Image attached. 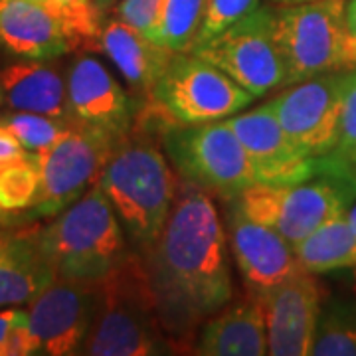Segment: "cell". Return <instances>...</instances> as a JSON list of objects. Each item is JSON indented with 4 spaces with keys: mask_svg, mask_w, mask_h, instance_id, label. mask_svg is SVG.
Listing matches in <instances>:
<instances>
[{
    "mask_svg": "<svg viewBox=\"0 0 356 356\" xmlns=\"http://www.w3.org/2000/svg\"><path fill=\"white\" fill-rule=\"evenodd\" d=\"M143 259L168 339L192 348L198 331L234 299L226 226L210 192L182 180L156 242Z\"/></svg>",
    "mask_w": 356,
    "mask_h": 356,
    "instance_id": "6da1fadb",
    "label": "cell"
},
{
    "mask_svg": "<svg viewBox=\"0 0 356 356\" xmlns=\"http://www.w3.org/2000/svg\"><path fill=\"white\" fill-rule=\"evenodd\" d=\"M153 131V119L140 111L131 133L115 143L97 178L139 254L156 242L177 200V178Z\"/></svg>",
    "mask_w": 356,
    "mask_h": 356,
    "instance_id": "7a4b0ae2",
    "label": "cell"
},
{
    "mask_svg": "<svg viewBox=\"0 0 356 356\" xmlns=\"http://www.w3.org/2000/svg\"><path fill=\"white\" fill-rule=\"evenodd\" d=\"M159 317L153 285L143 255L133 250L99 281V307L81 355H177Z\"/></svg>",
    "mask_w": 356,
    "mask_h": 356,
    "instance_id": "3957f363",
    "label": "cell"
},
{
    "mask_svg": "<svg viewBox=\"0 0 356 356\" xmlns=\"http://www.w3.org/2000/svg\"><path fill=\"white\" fill-rule=\"evenodd\" d=\"M38 242L58 280L102 281L127 254L125 229L97 182L50 224Z\"/></svg>",
    "mask_w": 356,
    "mask_h": 356,
    "instance_id": "277c9868",
    "label": "cell"
},
{
    "mask_svg": "<svg viewBox=\"0 0 356 356\" xmlns=\"http://www.w3.org/2000/svg\"><path fill=\"white\" fill-rule=\"evenodd\" d=\"M143 111L153 117L166 159L184 182L222 200L257 184L252 161L226 119L184 125L165 121L147 107Z\"/></svg>",
    "mask_w": 356,
    "mask_h": 356,
    "instance_id": "5b68a950",
    "label": "cell"
},
{
    "mask_svg": "<svg viewBox=\"0 0 356 356\" xmlns=\"http://www.w3.org/2000/svg\"><path fill=\"white\" fill-rule=\"evenodd\" d=\"M285 86L309 77L356 70V48L346 22V0L275 6Z\"/></svg>",
    "mask_w": 356,
    "mask_h": 356,
    "instance_id": "8992f818",
    "label": "cell"
},
{
    "mask_svg": "<svg viewBox=\"0 0 356 356\" xmlns=\"http://www.w3.org/2000/svg\"><path fill=\"white\" fill-rule=\"evenodd\" d=\"M254 99L214 64L192 51H177L143 107L165 121L196 125L228 119Z\"/></svg>",
    "mask_w": 356,
    "mask_h": 356,
    "instance_id": "52a82bcc",
    "label": "cell"
},
{
    "mask_svg": "<svg viewBox=\"0 0 356 356\" xmlns=\"http://www.w3.org/2000/svg\"><path fill=\"white\" fill-rule=\"evenodd\" d=\"M355 196L356 188L348 182L318 175L299 184H254L234 200L243 214L273 228L293 245L344 214Z\"/></svg>",
    "mask_w": 356,
    "mask_h": 356,
    "instance_id": "ba28073f",
    "label": "cell"
},
{
    "mask_svg": "<svg viewBox=\"0 0 356 356\" xmlns=\"http://www.w3.org/2000/svg\"><path fill=\"white\" fill-rule=\"evenodd\" d=\"M192 54L220 67L254 97L285 88V62L277 42L275 4H261Z\"/></svg>",
    "mask_w": 356,
    "mask_h": 356,
    "instance_id": "9c48e42d",
    "label": "cell"
},
{
    "mask_svg": "<svg viewBox=\"0 0 356 356\" xmlns=\"http://www.w3.org/2000/svg\"><path fill=\"white\" fill-rule=\"evenodd\" d=\"M115 143L97 129L74 125L48 151L32 154L38 166L40 188L24 222L58 216L79 200L97 182Z\"/></svg>",
    "mask_w": 356,
    "mask_h": 356,
    "instance_id": "30bf717a",
    "label": "cell"
},
{
    "mask_svg": "<svg viewBox=\"0 0 356 356\" xmlns=\"http://www.w3.org/2000/svg\"><path fill=\"white\" fill-rule=\"evenodd\" d=\"M353 76L355 70H341L309 77L267 102L293 145L313 161L331 149Z\"/></svg>",
    "mask_w": 356,
    "mask_h": 356,
    "instance_id": "8fae6325",
    "label": "cell"
},
{
    "mask_svg": "<svg viewBox=\"0 0 356 356\" xmlns=\"http://www.w3.org/2000/svg\"><path fill=\"white\" fill-rule=\"evenodd\" d=\"M28 305L34 355H81L99 307V281L56 277Z\"/></svg>",
    "mask_w": 356,
    "mask_h": 356,
    "instance_id": "7c38bea8",
    "label": "cell"
},
{
    "mask_svg": "<svg viewBox=\"0 0 356 356\" xmlns=\"http://www.w3.org/2000/svg\"><path fill=\"white\" fill-rule=\"evenodd\" d=\"M255 297L266 318L267 355H311L323 307L315 273L301 271L266 291L255 293Z\"/></svg>",
    "mask_w": 356,
    "mask_h": 356,
    "instance_id": "4fadbf2b",
    "label": "cell"
},
{
    "mask_svg": "<svg viewBox=\"0 0 356 356\" xmlns=\"http://www.w3.org/2000/svg\"><path fill=\"white\" fill-rule=\"evenodd\" d=\"M226 236L229 254L250 293H261L305 271L293 245L273 228L257 222L232 198L226 200Z\"/></svg>",
    "mask_w": 356,
    "mask_h": 356,
    "instance_id": "5bb4252c",
    "label": "cell"
},
{
    "mask_svg": "<svg viewBox=\"0 0 356 356\" xmlns=\"http://www.w3.org/2000/svg\"><path fill=\"white\" fill-rule=\"evenodd\" d=\"M65 79L70 117L76 125L97 129L115 140L127 137L137 123V105L99 60L77 56Z\"/></svg>",
    "mask_w": 356,
    "mask_h": 356,
    "instance_id": "9a60e30c",
    "label": "cell"
},
{
    "mask_svg": "<svg viewBox=\"0 0 356 356\" xmlns=\"http://www.w3.org/2000/svg\"><path fill=\"white\" fill-rule=\"evenodd\" d=\"M252 161L257 184H299L315 175V161L301 153L269 103L226 119Z\"/></svg>",
    "mask_w": 356,
    "mask_h": 356,
    "instance_id": "2e32d148",
    "label": "cell"
},
{
    "mask_svg": "<svg viewBox=\"0 0 356 356\" xmlns=\"http://www.w3.org/2000/svg\"><path fill=\"white\" fill-rule=\"evenodd\" d=\"M0 48L36 62H51L74 50L64 24L32 0H0Z\"/></svg>",
    "mask_w": 356,
    "mask_h": 356,
    "instance_id": "e0dca14e",
    "label": "cell"
},
{
    "mask_svg": "<svg viewBox=\"0 0 356 356\" xmlns=\"http://www.w3.org/2000/svg\"><path fill=\"white\" fill-rule=\"evenodd\" d=\"M192 355L202 356H264L267 331L264 311L255 295L243 301H229L198 331Z\"/></svg>",
    "mask_w": 356,
    "mask_h": 356,
    "instance_id": "ac0fdd59",
    "label": "cell"
},
{
    "mask_svg": "<svg viewBox=\"0 0 356 356\" xmlns=\"http://www.w3.org/2000/svg\"><path fill=\"white\" fill-rule=\"evenodd\" d=\"M38 229H0V307L30 303L56 280L42 254Z\"/></svg>",
    "mask_w": 356,
    "mask_h": 356,
    "instance_id": "d6986e66",
    "label": "cell"
},
{
    "mask_svg": "<svg viewBox=\"0 0 356 356\" xmlns=\"http://www.w3.org/2000/svg\"><path fill=\"white\" fill-rule=\"evenodd\" d=\"M102 50L127 79L129 86L143 93L145 99L151 95L154 83L177 54L147 38L135 26L119 20L117 16L103 22Z\"/></svg>",
    "mask_w": 356,
    "mask_h": 356,
    "instance_id": "ffe728a7",
    "label": "cell"
},
{
    "mask_svg": "<svg viewBox=\"0 0 356 356\" xmlns=\"http://www.w3.org/2000/svg\"><path fill=\"white\" fill-rule=\"evenodd\" d=\"M0 81L4 91V107L10 111H30L72 121L67 79L56 65L22 60L2 67Z\"/></svg>",
    "mask_w": 356,
    "mask_h": 356,
    "instance_id": "44dd1931",
    "label": "cell"
},
{
    "mask_svg": "<svg viewBox=\"0 0 356 356\" xmlns=\"http://www.w3.org/2000/svg\"><path fill=\"white\" fill-rule=\"evenodd\" d=\"M293 252L301 267L315 275L356 267V234L348 224L346 212L311 232L301 242L293 243Z\"/></svg>",
    "mask_w": 356,
    "mask_h": 356,
    "instance_id": "7402d4cb",
    "label": "cell"
},
{
    "mask_svg": "<svg viewBox=\"0 0 356 356\" xmlns=\"http://www.w3.org/2000/svg\"><path fill=\"white\" fill-rule=\"evenodd\" d=\"M311 355L356 356V301L331 299L321 307Z\"/></svg>",
    "mask_w": 356,
    "mask_h": 356,
    "instance_id": "603a6c76",
    "label": "cell"
},
{
    "mask_svg": "<svg viewBox=\"0 0 356 356\" xmlns=\"http://www.w3.org/2000/svg\"><path fill=\"white\" fill-rule=\"evenodd\" d=\"M356 159V70L346 89L343 111L337 125L331 149L315 161V175L343 180L348 166Z\"/></svg>",
    "mask_w": 356,
    "mask_h": 356,
    "instance_id": "cb8c5ba5",
    "label": "cell"
},
{
    "mask_svg": "<svg viewBox=\"0 0 356 356\" xmlns=\"http://www.w3.org/2000/svg\"><path fill=\"white\" fill-rule=\"evenodd\" d=\"M44 6L64 24L74 48H102L103 16L93 0H46Z\"/></svg>",
    "mask_w": 356,
    "mask_h": 356,
    "instance_id": "d4e9b609",
    "label": "cell"
},
{
    "mask_svg": "<svg viewBox=\"0 0 356 356\" xmlns=\"http://www.w3.org/2000/svg\"><path fill=\"white\" fill-rule=\"evenodd\" d=\"M0 125L10 129L28 153L40 154L56 145L76 123L50 115L8 111L0 115Z\"/></svg>",
    "mask_w": 356,
    "mask_h": 356,
    "instance_id": "484cf974",
    "label": "cell"
},
{
    "mask_svg": "<svg viewBox=\"0 0 356 356\" xmlns=\"http://www.w3.org/2000/svg\"><path fill=\"white\" fill-rule=\"evenodd\" d=\"M202 13V0H165L156 42L172 51H191Z\"/></svg>",
    "mask_w": 356,
    "mask_h": 356,
    "instance_id": "4316f807",
    "label": "cell"
},
{
    "mask_svg": "<svg viewBox=\"0 0 356 356\" xmlns=\"http://www.w3.org/2000/svg\"><path fill=\"white\" fill-rule=\"evenodd\" d=\"M38 188V166L32 156L24 163L0 168V210L24 222V214L36 202Z\"/></svg>",
    "mask_w": 356,
    "mask_h": 356,
    "instance_id": "83f0119b",
    "label": "cell"
},
{
    "mask_svg": "<svg viewBox=\"0 0 356 356\" xmlns=\"http://www.w3.org/2000/svg\"><path fill=\"white\" fill-rule=\"evenodd\" d=\"M259 6H261L259 0H202L200 24H198L192 50L208 44L210 40L216 38L218 34H222L226 28L245 18Z\"/></svg>",
    "mask_w": 356,
    "mask_h": 356,
    "instance_id": "f1b7e54d",
    "label": "cell"
},
{
    "mask_svg": "<svg viewBox=\"0 0 356 356\" xmlns=\"http://www.w3.org/2000/svg\"><path fill=\"white\" fill-rule=\"evenodd\" d=\"M163 4L165 0H119L115 6V16L127 24L135 26L147 38L156 42Z\"/></svg>",
    "mask_w": 356,
    "mask_h": 356,
    "instance_id": "f546056e",
    "label": "cell"
},
{
    "mask_svg": "<svg viewBox=\"0 0 356 356\" xmlns=\"http://www.w3.org/2000/svg\"><path fill=\"white\" fill-rule=\"evenodd\" d=\"M32 154L22 147V143L16 139L13 131L4 125H0V168L24 163Z\"/></svg>",
    "mask_w": 356,
    "mask_h": 356,
    "instance_id": "4dcf8cb0",
    "label": "cell"
},
{
    "mask_svg": "<svg viewBox=\"0 0 356 356\" xmlns=\"http://www.w3.org/2000/svg\"><path fill=\"white\" fill-rule=\"evenodd\" d=\"M28 317V311L22 309H4L0 311V356H6V344L18 323Z\"/></svg>",
    "mask_w": 356,
    "mask_h": 356,
    "instance_id": "1f68e13d",
    "label": "cell"
},
{
    "mask_svg": "<svg viewBox=\"0 0 356 356\" xmlns=\"http://www.w3.org/2000/svg\"><path fill=\"white\" fill-rule=\"evenodd\" d=\"M346 22H348V32L353 36L356 48V0H348L346 2Z\"/></svg>",
    "mask_w": 356,
    "mask_h": 356,
    "instance_id": "d6a6232c",
    "label": "cell"
},
{
    "mask_svg": "<svg viewBox=\"0 0 356 356\" xmlns=\"http://www.w3.org/2000/svg\"><path fill=\"white\" fill-rule=\"evenodd\" d=\"M117 2L119 0H93V4H95V8H97V13L105 16V13H109L111 8L117 6Z\"/></svg>",
    "mask_w": 356,
    "mask_h": 356,
    "instance_id": "836d02e7",
    "label": "cell"
},
{
    "mask_svg": "<svg viewBox=\"0 0 356 356\" xmlns=\"http://www.w3.org/2000/svg\"><path fill=\"white\" fill-rule=\"evenodd\" d=\"M344 182H348L350 186H355L356 188V159L353 161V165L348 166V170H346V175L343 178Z\"/></svg>",
    "mask_w": 356,
    "mask_h": 356,
    "instance_id": "e575fe53",
    "label": "cell"
},
{
    "mask_svg": "<svg viewBox=\"0 0 356 356\" xmlns=\"http://www.w3.org/2000/svg\"><path fill=\"white\" fill-rule=\"evenodd\" d=\"M14 222H20V220L13 214H8V212H4V210H0V226H10Z\"/></svg>",
    "mask_w": 356,
    "mask_h": 356,
    "instance_id": "d590c367",
    "label": "cell"
},
{
    "mask_svg": "<svg viewBox=\"0 0 356 356\" xmlns=\"http://www.w3.org/2000/svg\"><path fill=\"white\" fill-rule=\"evenodd\" d=\"M275 6H291V4H305V2H318V0H271Z\"/></svg>",
    "mask_w": 356,
    "mask_h": 356,
    "instance_id": "8d00e7d4",
    "label": "cell"
},
{
    "mask_svg": "<svg viewBox=\"0 0 356 356\" xmlns=\"http://www.w3.org/2000/svg\"><path fill=\"white\" fill-rule=\"evenodd\" d=\"M346 218H348V224H350V228L356 234V204L350 208V210H346Z\"/></svg>",
    "mask_w": 356,
    "mask_h": 356,
    "instance_id": "74e56055",
    "label": "cell"
},
{
    "mask_svg": "<svg viewBox=\"0 0 356 356\" xmlns=\"http://www.w3.org/2000/svg\"><path fill=\"white\" fill-rule=\"evenodd\" d=\"M4 105V91H2V81H0V107Z\"/></svg>",
    "mask_w": 356,
    "mask_h": 356,
    "instance_id": "f35d334b",
    "label": "cell"
},
{
    "mask_svg": "<svg viewBox=\"0 0 356 356\" xmlns=\"http://www.w3.org/2000/svg\"><path fill=\"white\" fill-rule=\"evenodd\" d=\"M32 2H40V4H44L46 0H32Z\"/></svg>",
    "mask_w": 356,
    "mask_h": 356,
    "instance_id": "ab89813d",
    "label": "cell"
},
{
    "mask_svg": "<svg viewBox=\"0 0 356 356\" xmlns=\"http://www.w3.org/2000/svg\"><path fill=\"white\" fill-rule=\"evenodd\" d=\"M355 280H356V267H355Z\"/></svg>",
    "mask_w": 356,
    "mask_h": 356,
    "instance_id": "60d3db41",
    "label": "cell"
}]
</instances>
